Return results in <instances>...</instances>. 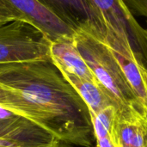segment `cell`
<instances>
[{"label":"cell","instance_id":"8992f818","mask_svg":"<svg viewBox=\"0 0 147 147\" xmlns=\"http://www.w3.org/2000/svg\"><path fill=\"white\" fill-rule=\"evenodd\" d=\"M16 20L25 21L38 28L52 41L74 37L76 29L38 0H0Z\"/></svg>","mask_w":147,"mask_h":147},{"label":"cell","instance_id":"277c9868","mask_svg":"<svg viewBox=\"0 0 147 147\" xmlns=\"http://www.w3.org/2000/svg\"><path fill=\"white\" fill-rule=\"evenodd\" d=\"M90 1L103 18L106 33H112L121 42L129 44L140 64L147 70V30L136 20L124 0Z\"/></svg>","mask_w":147,"mask_h":147},{"label":"cell","instance_id":"ac0fdd59","mask_svg":"<svg viewBox=\"0 0 147 147\" xmlns=\"http://www.w3.org/2000/svg\"><path fill=\"white\" fill-rule=\"evenodd\" d=\"M96 147H98V146H96Z\"/></svg>","mask_w":147,"mask_h":147},{"label":"cell","instance_id":"5b68a950","mask_svg":"<svg viewBox=\"0 0 147 147\" xmlns=\"http://www.w3.org/2000/svg\"><path fill=\"white\" fill-rule=\"evenodd\" d=\"M0 142L7 147H56V136L34 121L0 107Z\"/></svg>","mask_w":147,"mask_h":147},{"label":"cell","instance_id":"9a60e30c","mask_svg":"<svg viewBox=\"0 0 147 147\" xmlns=\"http://www.w3.org/2000/svg\"><path fill=\"white\" fill-rule=\"evenodd\" d=\"M56 147H71V145H68V144H65V143H63V142H59V144Z\"/></svg>","mask_w":147,"mask_h":147},{"label":"cell","instance_id":"8fae6325","mask_svg":"<svg viewBox=\"0 0 147 147\" xmlns=\"http://www.w3.org/2000/svg\"><path fill=\"white\" fill-rule=\"evenodd\" d=\"M86 103L91 115H97L108 108L119 107L109 92L98 83L69 73H61Z\"/></svg>","mask_w":147,"mask_h":147},{"label":"cell","instance_id":"2e32d148","mask_svg":"<svg viewBox=\"0 0 147 147\" xmlns=\"http://www.w3.org/2000/svg\"><path fill=\"white\" fill-rule=\"evenodd\" d=\"M146 143L147 147V112L146 115Z\"/></svg>","mask_w":147,"mask_h":147},{"label":"cell","instance_id":"30bf717a","mask_svg":"<svg viewBox=\"0 0 147 147\" xmlns=\"http://www.w3.org/2000/svg\"><path fill=\"white\" fill-rule=\"evenodd\" d=\"M146 114H117L110 139L115 147H146Z\"/></svg>","mask_w":147,"mask_h":147},{"label":"cell","instance_id":"6da1fadb","mask_svg":"<svg viewBox=\"0 0 147 147\" xmlns=\"http://www.w3.org/2000/svg\"><path fill=\"white\" fill-rule=\"evenodd\" d=\"M0 83L40 108L59 141L90 147L96 140L86 103L50 59L2 65Z\"/></svg>","mask_w":147,"mask_h":147},{"label":"cell","instance_id":"9c48e42d","mask_svg":"<svg viewBox=\"0 0 147 147\" xmlns=\"http://www.w3.org/2000/svg\"><path fill=\"white\" fill-rule=\"evenodd\" d=\"M49 56L53 64L61 73H69L98 82L78 49L74 37L52 40L49 46Z\"/></svg>","mask_w":147,"mask_h":147},{"label":"cell","instance_id":"52a82bcc","mask_svg":"<svg viewBox=\"0 0 147 147\" xmlns=\"http://www.w3.org/2000/svg\"><path fill=\"white\" fill-rule=\"evenodd\" d=\"M103 39L119 63L132 90L147 112V70L140 64L130 45L119 41L117 37L111 33L106 34Z\"/></svg>","mask_w":147,"mask_h":147},{"label":"cell","instance_id":"4fadbf2b","mask_svg":"<svg viewBox=\"0 0 147 147\" xmlns=\"http://www.w3.org/2000/svg\"><path fill=\"white\" fill-rule=\"evenodd\" d=\"M132 14L147 19V0H124Z\"/></svg>","mask_w":147,"mask_h":147},{"label":"cell","instance_id":"3957f363","mask_svg":"<svg viewBox=\"0 0 147 147\" xmlns=\"http://www.w3.org/2000/svg\"><path fill=\"white\" fill-rule=\"evenodd\" d=\"M50 42L42 31L28 22L5 23L0 26V65L48 60Z\"/></svg>","mask_w":147,"mask_h":147},{"label":"cell","instance_id":"ba28073f","mask_svg":"<svg viewBox=\"0 0 147 147\" xmlns=\"http://www.w3.org/2000/svg\"><path fill=\"white\" fill-rule=\"evenodd\" d=\"M76 30L84 24L92 25L105 35L103 18L90 0H38Z\"/></svg>","mask_w":147,"mask_h":147},{"label":"cell","instance_id":"7c38bea8","mask_svg":"<svg viewBox=\"0 0 147 147\" xmlns=\"http://www.w3.org/2000/svg\"><path fill=\"white\" fill-rule=\"evenodd\" d=\"M0 107L17 115L29 118L51 132L49 119L40 108H39L17 90L12 89L1 83Z\"/></svg>","mask_w":147,"mask_h":147},{"label":"cell","instance_id":"7a4b0ae2","mask_svg":"<svg viewBox=\"0 0 147 147\" xmlns=\"http://www.w3.org/2000/svg\"><path fill=\"white\" fill-rule=\"evenodd\" d=\"M103 37L92 25L84 24L77 28L74 41L96 80L117 103V114H146V109L132 90Z\"/></svg>","mask_w":147,"mask_h":147},{"label":"cell","instance_id":"5bb4252c","mask_svg":"<svg viewBox=\"0 0 147 147\" xmlns=\"http://www.w3.org/2000/svg\"><path fill=\"white\" fill-rule=\"evenodd\" d=\"M15 16L2 4H0V26L12 21H16Z\"/></svg>","mask_w":147,"mask_h":147},{"label":"cell","instance_id":"e0dca14e","mask_svg":"<svg viewBox=\"0 0 147 147\" xmlns=\"http://www.w3.org/2000/svg\"><path fill=\"white\" fill-rule=\"evenodd\" d=\"M0 147H7V146H0Z\"/></svg>","mask_w":147,"mask_h":147}]
</instances>
